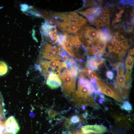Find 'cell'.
<instances>
[{"instance_id":"6da1fadb","label":"cell","mask_w":134,"mask_h":134,"mask_svg":"<svg viewBox=\"0 0 134 134\" xmlns=\"http://www.w3.org/2000/svg\"><path fill=\"white\" fill-rule=\"evenodd\" d=\"M51 14L57 20L61 19L64 22L79 27L84 25L87 21L86 19L74 11L51 13Z\"/></svg>"},{"instance_id":"7a4b0ae2","label":"cell","mask_w":134,"mask_h":134,"mask_svg":"<svg viewBox=\"0 0 134 134\" xmlns=\"http://www.w3.org/2000/svg\"><path fill=\"white\" fill-rule=\"evenodd\" d=\"M59 78L62 82V88L65 95L70 97L75 92V78L65 74L61 73Z\"/></svg>"},{"instance_id":"3957f363","label":"cell","mask_w":134,"mask_h":134,"mask_svg":"<svg viewBox=\"0 0 134 134\" xmlns=\"http://www.w3.org/2000/svg\"><path fill=\"white\" fill-rule=\"evenodd\" d=\"M115 122L117 130L119 133H124L129 130L131 125L129 119L125 115L116 113L111 114Z\"/></svg>"},{"instance_id":"277c9868","label":"cell","mask_w":134,"mask_h":134,"mask_svg":"<svg viewBox=\"0 0 134 134\" xmlns=\"http://www.w3.org/2000/svg\"><path fill=\"white\" fill-rule=\"evenodd\" d=\"M96 82L98 91L111 97L120 103L123 102L122 99L105 83L99 80L96 81Z\"/></svg>"},{"instance_id":"5b68a950","label":"cell","mask_w":134,"mask_h":134,"mask_svg":"<svg viewBox=\"0 0 134 134\" xmlns=\"http://www.w3.org/2000/svg\"><path fill=\"white\" fill-rule=\"evenodd\" d=\"M82 131L85 134L94 133L101 134L106 132L107 128L101 125H91L83 126L80 128Z\"/></svg>"},{"instance_id":"8992f818","label":"cell","mask_w":134,"mask_h":134,"mask_svg":"<svg viewBox=\"0 0 134 134\" xmlns=\"http://www.w3.org/2000/svg\"><path fill=\"white\" fill-rule=\"evenodd\" d=\"M5 131L12 134H16L20 128L15 117L11 116L6 119L5 123Z\"/></svg>"},{"instance_id":"52a82bcc","label":"cell","mask_w":134,"mask_h":134,"mask_svg":"<svg viewBox=\"0 0 134 134\" xmlns=\"http://www.w3.org/2000/svg\"><path fill=\"white\" fill-rule=\"evenodd\" d=\"M47 78L46 84L52 89L57 88L62 85V82L58 76L49 75Z\"/></svg>"},{"instance_id":"ba28073f","label":"cell","mask_w":134,"mask_h":134,"mask_svg":"<svg viewBox=\"0 0 134 134\" xmlns=\"http://www.w3.org/2000/svg\"><path fill=\"white\" fill-rule=\"evenodd\" d=\"M125 81V75L124 73H117L116 81V85L117 87L122 90L126 89L124 88Z\"/></svg>"},{"instance_id":"9c48e42d","label":"cell","mask_w":134,"mask_h":134,"mask_svg":"<svg viewBox=\"0 0 134 134\" xmlns=\"http://www.w3.org/2000/svg\"><path fill=\"white\" fill-rule=\"evenodd\" d=\"M94 58V56H88L87 57L86 65L89 68L96 70L98 69V66L95 62Z\"/></svg>"},{"instance_id":"30bf717a","label":"cell","mask_w":134,"mask_h":134,"mask_svg":"<svg viewBox=\"0 0 134 134\" xmlns=\"http://www.w3.org/2000/svg\"><path fill=\"white\" fill-rule=\"evenodd\" d=\"M8 70V66L6 64L3 62L0 61V76L5 74Z\"/></svg>"},{"instance_id":"8fae6325","label":"cell","mask_w":134,"mask_h":134,"mask_svg":"<svg viewBox=\"0 0 134 134\" xmlns=\"http://www.w3.org/2000/svg\"><path fill=\"white\" fill-rule=\"evenodd\" d=\"M133 63V58L130 55L128 56L126 58L125 62L126 68L127 69H132Z\"/></svg>"},{"instance_id":"7c38bea8","label":"cell","mask_w":134,"mask_h":134,"mask_svg":"<svg viewBox=\"0 0 134 134\" xmlns=\"http://www.w3.org/2000/svg\"><path fill=\"white\" fill-rule=\"evenodd\" d=\"M95 7L91 8L86 9L84 12L79 11L78 12L86 17L88 15L93 14L95 13Z\"/></svg>"},{"instance_id":"4fadbf2b","label":"cell","mask_w":134,"mask_h":134,"mask_svg":"<svg viewBox=\"0 0 134 134\" xmlns=\"http://www.w3.org/2000/svg\"><path fill=\"white\" fill-rule=\"evenodd\" d=\"M47 112L48 114L49 118L52 119L59 114V113L55 110L51 109H48Z\"/></svg>"},{"instance_id":"5bb4252c","label":"cell","mask_w":134,"mask_h":134,"mask_svg":"<svg viewBox=\"0 0 134 134\" xmlns=\"http://www.w3.org/2000/svg\"><path fill=\"white\" fill-rule=\"evenodd\" d=\"M78 68L74 65L71 66L69 70L70 71L73 76L75 78L78 74Z\"/></svg>"},{"instance_id":"9a60e30c","label":"cell","mask_w":134,"mask_h":134,"mask_svg":"<svg viewBox=\"0 0 134 134\" xmlns=\"http://www.w3.org/2000/svg\"><path fill=\"white\" fill-rule=\"evenodd\" d=\"M121 107L123 109L127 111H131L132 109L131 105L128 101H124Z\"/></svg>"},{"instance_id":"2e32d148","label":"cell","mask_w":134,"mask_h":134,"mask_svg":"<svg viewBox=\"0 0 134 134\" xmlns=\"http://www.w3.org/2000/svg\"><path fill=\"white\" fill-rule=\"evenodd\" d=\"M60 56L62 58L63 61L66 62H67L69 59L67 53L66 51L63 49H62L61 50Z\"/></svg>"},{"instance_id":"e0dca14e","label":"cell","mask_w":134,"mask_h":134,"mask_svg":"<svg viewBox=\"0 0 134 134\" xmlns=\"http://www.w3.org/2000/svg\"><path fill=\"white\" fill-rule=\"evenodd\" d=\"M124 49L123 46L117 47L116 48V53H118L120 56H123L125 53Z\"/></svg>"},{"instance_id":"ac0fdd59","label":"cell","mask_w":134,"mask_h":134,"mask_svg":"<svg viewBox=\"0 0 134 134\" xmlns=\"http://www.w3.org/2000/svg\"><path fill=\"white\" fill-rule=\"evenodd\" d=\"M21 10L23 12H26L32 7L26 4H22L20 5Z\"/></svg>"},{"instance_id":"d6986e66","label":"cell","mask_w":134,"mask_h":134,"mask_svg":"<svg viewBox=\"0 0 134 134\" xmlns=\"http://www.w3.org/2000/svg\"><path fill=\"white\" fill-rule=\"evenodd\" d=\"M106 75L107 78L111 80L113 78L114 76L113 73L111 70L107 71L106 73Z\"/></svg>"},{"instance_id":"ffe728a7","label":"cell","mask_w":134,"mask_h":134,"mask_svg":"<svg viewBox=\"0 0 134 134\" xmlns=\"http://www.w3.org/2000/svg\"><path fill=\"white\" fill-rule=\"evenodd\" d=\"M86 17L88 21L91 23L93 24L95 20L96 17L93 15H88Z\"/></svg>"},{"instance_id":"44dd1931","label":"cell","mask_w":134,"mask_h":134,"mask_svg":"<svg viewBox=\"0 0 134 134\" xmlns=\"http://www.w3.org/2000/svg\"><path fill=\"white\" fill-rule=\"evenodd\" d=\"M116 47L114 44H112L111 45H109L108 48L110 52H113L116 53Z\"/></svg>"},{"instance_id":"7402d4cb","label":"cell","mask_w":134,"mask_h":134,"mask_svg":"<svg viewBox=\"0 0 134 134\" xmlns=\"http://www.w3.org/2000/svg\"><path fill=\"white\" fill-rule=\"evenodd\" d=\"M123 5H127L129 4L133 6V3H134V0H122L121 1Z\"/></svg>"},{"instance_id":"603a6c76","label":"cell","mask_w":134,"mask_h":134,"mask_svg":"<svg viewBox=\"0 0 134 134\" xmlns=\"http://www.w3.org/2000/svg\"><path fill=\"white\" fill-rule=\"evenodd\" d=\"M58 41L57 42L58 45L61 44L63 42L64 35L61 33H60L59 35Z\"/></svg>"},{"instance_id":"cb8c5ba5","label":"cell","mask_w":134,"mask_h":134,"mask_svg":"<svg viewBox=\"0 0 134 134\" xmlns=\"http://www.w3.org/2000/svg\"><path fill=\"white\" fill-rule=\"evenodd\" d=\"M102 12V10L100 7L98 9L96 12L93 14L95 17L99 16Z\"/></svg>"},{"instance_id":"d4e9b609","label":"cell","mask_w":134,"mask_h":134,"mask_svg":"<svg viewBox=\"0 0 134 134\" xmlns=\"http://www.w3.org/2000/svg\"><path fill=\"white\" fill-rule=\"evenodd\" d=\"M109 15V14L107 13L106 11L103 10L101 14L102 17L105 18H108Z\"/></svg>"},{"instance_id":"484cf974","label":"cell","mask_w":134,"mask_h":134,"mask_svg":"<svg viewBox=\"0 0 134 134\" xmlns=\"http://www.w3.org/2000/svg\"><path fill=\"white\" fill-rule=\"evenodd\" d=\"M124 12V10L123 9H121L120 11L118 14H116L117 17L119 18L121 17L122 13Z\"/></svg>"},{"instance_id":"4316f807","label":"cell","mask_w":134,"mask_h":134,"mask_svg":"<svg viewBox=\"0 0 134 134\" xmlns=\"http://www.w3.org/2000/svg\"><path fill=\"white\" fill-rule=\"evenodd\" d=\"M119 37L118 35V33H116L114 36L113 38V41H117L119 39Z\"/></svg>"},{"instance_id":"83f0119b","label":"cell","mask_w":134,"mask_h":134,"mask_svg":"<svg viewBox=\"0 0 134 134\" xmlns=\"http://www.w3.org/2000/svg\"><path fill=\"white\" fill-rule=\"evenodd\" d=\"M129 24H128V26L127 31L129 32H131L133 30V28L131 26H129Z\"/></svg>"},{"instance_id":"f1b7e54d","label":"cell","mask_w":134,"mask_h":134,"mask_svg":"<svg viewBox=\"0 0 134 134\" xmlns=\"http://www.w3.org/2000/svg\"><path fill=\"white\" fill-rule=\"evenodd\" d=\"M96 79L95 78H93L90 79V82L91 83L95 84L96 81Z\"/></svg>"},{"instance_id":"f546056e","label":"cell","mask_w":134,"mask_h":134,"mask_svg":"<svg viewBox=\"0 0 134 134\" xmlns=\"http://www.w3.org/2000/svg\"><path fill=\"white\" fill-rule=\"evenodd\" d=\"M121 19H120L119 18L117 17H116L115 19V22H118L120 21L121 20Z\"/></svg>"},{"instance_id":"4dcf8cb0","label":"cell","mask_w":134,"mask_h":134,"mask_svg":"<svg viewBox=\"0 0 134 134\" xmlns=\"http://www.w3.org/2000/svg\"><path fill=\"white\" fill-rule=\"evenodd\" d=\"M129 54L132 55L134 54V49L133 48V49H131L130 51V52H129Z\"/></svg>"},{"instance_id":"1f68e13d","label":"cell","mask_w":134,"mask_h":134,"mask_svg":"<svg viewBox=\"0 0 134 134\" xmlns=\"http://www.w3.org/2000/svg\"><path fill=\"white\" fill-rule=\"evenodd\" d=\"M1 134H12L11 133H9L6 132L5 131L3 132Z\"/></svg>"},{"instance_id":"d6a6232c","label":"cell","mask_w":134,"mask_h":134,"mask_svg":"<svg viewBox=\"0 0 134 134\" xmlns=\"http://www.w3.org/2000/svg\"><path fill=\"white\" fill-rule=\"evenodd\" d=\"M131 23L133 24H134V17L133 18L131 19Z\"/></svg>"},{"instance_id":"836d02e7","label":"cell","mask_w":134,"mask_h":134,"mask_svg":"<svg viewBox=\"0 0 134 134\" xmlns=\"http://www.w3.org/2000/svg\"><path fill=\"white\" fill-rule=\"evenodd\" d=\"M132 16L134 17V11H133L132 12Z\"/></svg>"},{"instance_id":"e575fe53","label":"cell","mask_w":134,"mask_h":134,"mask_svg":"<svg viewBox=\"0 0 134 134\" xmlns=\"http://www.w3.org/2000/svg\"><path fill=\"white\" fill-rule=\"evenodd\" d=\"M88 134H95L93 133H89Z\"/></svg>"}]
</instances>
